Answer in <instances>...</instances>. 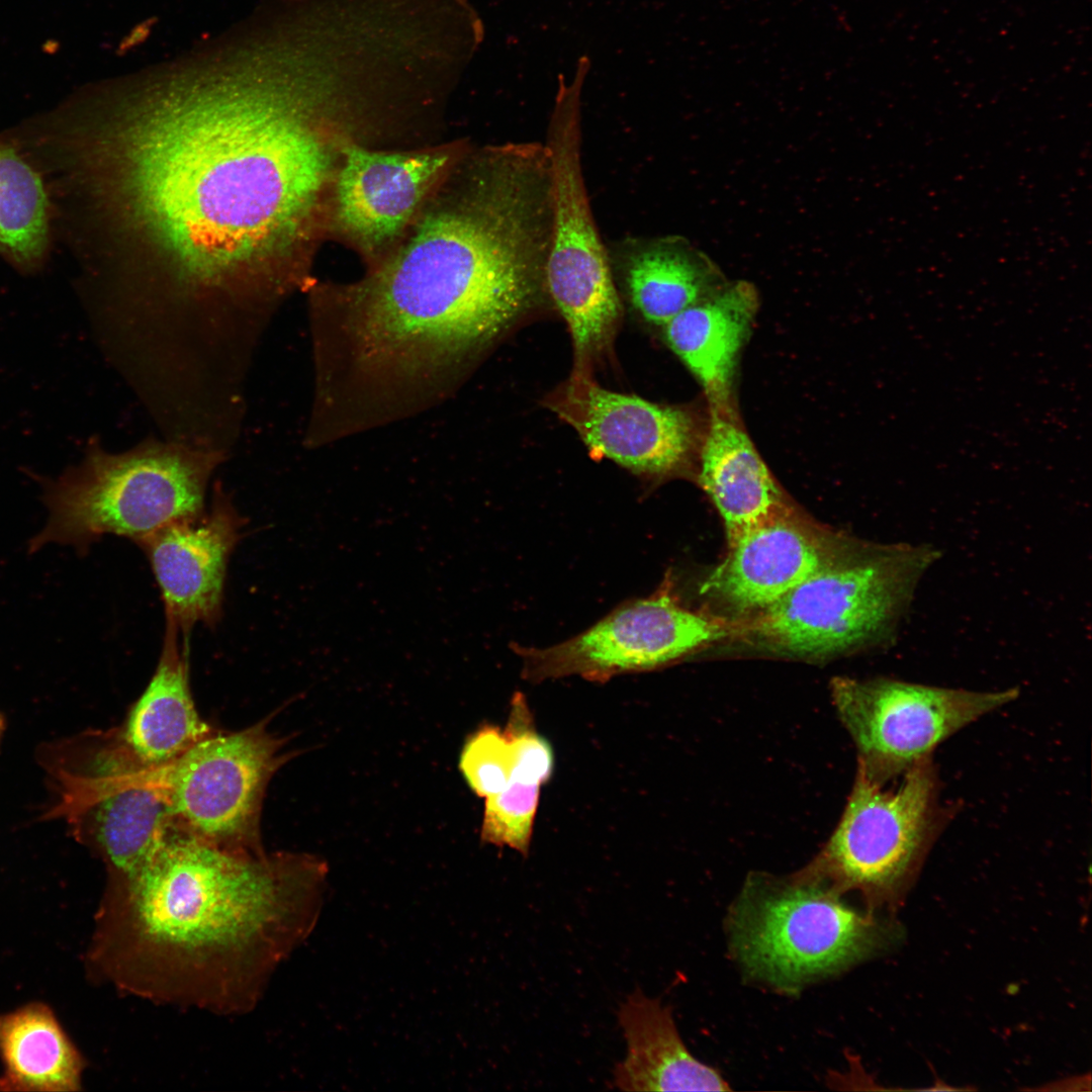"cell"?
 <instances>
[{
	"mask_svg": "<svg viewBox=\"0 0 1092 1092\" xmlns=\"http://www.w3.org/2000/svg\"><path fill=\"white\" fill-rule=\"evenodd\" d=\"M542 786L512 780L499 793L485 799L481 839L509 846L528 855Z\"/></svg>",
	"mask_w": 1092,
	"mask_h": 1092,
	"instance_id": "obj_24",
	"label": "cell"
},
{
	"mask_svg": "<svg viewBox=\"0 0 1092 1092\" xmlns=\"http://www.w3.org/2000/svg\"><path fill=\"white\" fill-rule=\"evenodd\" d=\"M453 168L397 249L339 289L354 348L405 379L458 376L546 288L551 200L543 145L486 147Z\"/></svg>",
	"mask_w": 1092,
	"mask_h": 1092,
	"instance_id": "obj_2",
	"label": "cell"
},
{
	"mask_svg": "<svg viewBox=\"0 0 1092 1092\" xmlns=\"http://www.w3.org/2000/svg\"><path fill=\"white\" fill-rule=\"evenodd\" d=\"M189 679L188 642L166 620L156 669L124 722L113 728L134 762L169 763L216 729L200 717Z\"/></svg>",
	"mask_w": 1092,
	"mask_h": 1092,
	"instance_id": "obj_18",
	"label": "cell"
},
{
	"mask_svg": "<svg viewBox=\"0 0 1092 1092\" xmlns=\"http://www.w3.org/2000/svg\"><path fill=\"white\" fill-rule=\"evenodd\" d=\"M593 453L636 473L677 474L699 459L707 425L692 411L601 387L581 373L549 401Z\"/></svg>",
	"mask_w": 1092,
	"mask_h": 1092,
	"instance_id": "obj_13",
	"label": "cell"
},
{
	"mask_svg": "<svg viewBox=\"0 0 1092 1092\" xmlns=\"http://www.w3.org/2000/svg\"><path fill=\"white\" fill-rule=\"evenodd\" d=\"M698 481L723 520L728 544L794 507L750 440L735 405H709Z\"/></svg>",
	"mask_w": 1092,
	"mask_h": 1092,
	"instance_id": "obj_17",
	"label": "cell"
},
{
	"mask_svg": "<svg viewBox=\"0 0 1092 1092\" xmlns=\"http://www.w3.org/2000/svg\"><path fill=\"white\" fill-rule=\"evenodd\" d=\"M243 527L231 495L216 482L208 510L136 542L159 585L166 620L185 641L195 625L218 623L229 560Z\"/></svg>",
	"mask_w": 1092,
	"mask_h": 1092,
	"instance_id": "obj_15",
	"label": "cell"
},
{
	"mask_svg": "<svg viewBox=\"0 0 1092 1092\" xmlns=\"http://www.w3.org/2000/svg\"><path fill=\"white\" fill-rule=\"evenodd\" d=\"M455 156L446 149L391 153L347 145L332 190L333 226L376 261L402 237Z\"/></svg>",
	"mask_w": 1092,
	"mask_h": 1092,
	"instance_id": "obj_14",
	"label": "cell"
},
{
	"mask_svg": "<svg viewBox=\"0 0 1092 1092\" xmlns=\"http://www.w3.org/2000/svg\"><path fill=\"white\" fill-rule=\"evenodd\" d=\"M49 243V200L38 173L0 143V254L33 267Z\"/></svg>",
	"mask_w": 1092,
	"mask_h": 1092,
	"instance_id": "obj_23",
	"label": "cell"
},
{
	"mask_svg": "<svg viewBox=\"0 0 1092 1092\" xmlns=\"http://www.w3.org/2000/svg\"><path fill=\"white\" fill-rule=\"evenodd\" d=\"M269 719L238 731L215 729L173 761L129 765L128 783L156 790L182 828L218 847L266 851L260 820L267 787L292 757Z\"/></svg>",
	"mask_w": 1092,
	"mask_h": 1092,
	"instance_id": "obj_9",
	"label": "cell"
},
{
	"mask_svg": "<svg viewBox=\"0 0 1092 1092\" xmlns=\"http://www.w3.org/2000/svg\"><path fill=\"white\" fill-rule=\"evenodd\" d=\"M327 876L314 854L233 851L174 822L138 870L106 880L87 976L154 1004L249 1013L314 928Z\"/></svg>",
	"mask_w": 1092,
	"mask_h": 1092,
	"instance_id": "obj_3",
	"label": "cell"
},
{
	"mask_svg": "<svg viewBox=\"0 0 1092 1092\" xmlns=\"http://www.w3.org/2000/svg\"><path fill=\"white\" fill-rule=\"evenodd\" d=\"M758 307L753 283L727 281L664 325L668 346L702 384L709 405H735L738 359Z\"/></svg>",
	"mask_w": 1092,
	"mask_h": 1092,
	"instance_id": "obj_19",
	"label": "cell"
},
{
	"mask_svg": "<svg viewBox=\"0 0 1092 1092\" xmlns=\"http://www.w3.org/2000/svg\"><path fill=\"white\" fill-rule=\"evenodd\" d=\"M168 94L84 113L71 159L124 328L183 352L259 340L306 283L351 129L259 88Z\"/></svg>",
	"mask_w": 1092,
	"mask_h": 1092,
	"instance_id": "obj_1",
	"label": "cell"
},
{
	"mask_svg": "<svg viewBox=\"0 0 1092 1092\" xmlns=\"http://www.w3.org/2000/svg\"><path fill=\"white\" fill-rule=\"evenodd\" d=\"M229 455L149 437L128 450L107 451L97 438L82 461L58 478L38 477L49 518L28 542L73 546L79 554L104 535L135 543L205 509L208 483Z\"/></svg>",
	"mask_w": 1092,
	"mask_h": 1092,
	"instance_id": "obj_4",
	"label": "cell"
},
{
	"mask_svg": "<svg viewBox=\"0 0 1092 1092\" xmlns=\"http://www.w3.org/2000/svg\"><path fill=\"white\" fill-rule=\"evenodd\" d=\"M0 1090L80 1091L86 1062L54 1010L33 1001L0 1013Z\"/></svg>",
	"mask_w": 1092,
	"mask_h": 1092,
	"instance_id": "obj_22",
	"label": "cell"
},
{
	"mask_svg": "<svg viewBox=\"0 0 1092 1092\" xmlns=\"http://www.w3.org/2000/svg\"><path fill=\"white\" fill-rule=\"evenodd\" d=\"M939 558L930 544L854 541L779 601L734 621L731 638L798 658H825L891 640Z\"/></svg>",
	"mask_w": 1092,
	"mask_h": 1092,
	"instance_id": "obj_5",
	"label": "cell"
},
{
	"mask_svg": "<svg viewBox=\"0 0 1092 1092\" xmlns=\"http://www.w3.org/2000/svg\"><path fill=\"white\" fill-rule=\"evenodd\" d=\"M857 767L841 818L817 856L796 873L838 894L857 892L868 912H895L950 818L932 756L886 789Z\"/></svg>",
	"mask_w": 1092,
	"mask_h": 1092,
	"instance_id": "obj_7",
	"label": "cell"
},
{
	"mask_svg": "<svg viewBox=\"0 0 1092 1092\" xmlns=\"http://www.w3.org/2000/svg\"><path fill=\"white\" fill-rule=\"evenodd\" d=\"M590 68L578 60L559 87L544 144L550 172L551 229L546 289L565 320L575 356L583 361L612 340L621 317L609 252L596 224L581 165L580 94Z\"/></svg>",
	"mask_w": 1092,
	"mask_h": 1092,
	"instance_id": "obj_8",
	"label": "cell"
},
{
	"mask_svg": "<svg viewBox=\"0 0 1092 1092\" xmlns=\"http://www.w3.org/2000/svg\"><path fill=\"white\" fill-rule=\"evenodd\" d=\"M732 631V620L692 611L662 585L570 639L546 648L516 646V652L527 679L580 675L601 680L663 667L731 638Z\"/></svg>",
	"mask_w": 1092,
	"mask_h": 1092,
	"instance_id": "obj_11",
	"label": "cell"
},
{
	"mask_svg": "<svg viewBox=\"0 0 1092 1092\" xmlns=\"http://www.w3.org/2000/svg\"><path fill=\"white\" fill-rule=\"evenodd\" d=\"M853 542L792 507L729 543L701 593L728 611L748 616L779 601Z\"/></svg>",
	"mask_w": 1092,
	"mask_h": 1092,
	"instance_id": "obj_16",
	"label": "cell"
},
{
	"mask_svg": "<svg viewBox=\"0 0 1092 1092\" xmlns=\"http://www.w3.org/2000/svg\"><path fill=\"white\" fill-rule=\"evenodd\" d=\"M67 751L55 768V816L102 860L106 879L133 873L176 822L169 807L156 790L124 781L93 743L74 742Z\"/></svg>",
	"mask_w": 1092,
	"mask_h": 1092,
	"instance_id": "obj_12",
	"label": "cell"
},
{
	"mask_svg": "<svg viewBox=\"0 0 1092 1092\" xmlns=\"http://www.w3.org/2000/svg\"><path fill=\"white\" fill-rule=\"evenodd\" d=\"M633 306L664 326L727 282L719 265L688 239L630 240L617 254Z\"/></svg>",
	"mask_w": 1092,
	"mask_h": 1092,
	"instance_id": "obj_21",
	"label": "cell"
},
{
	"mask_svg": "<svg viewBox=\"0 0 1092 1092\" xmlns=\"http://www.w3.org/2000/svg\"><path fill=\"white\" fill-rule=\"evenodd\" d=\"M618 1021L627 1043L625 1059L614 1071L623 1091H726L729 1085L713 1068L689 1052L670 1009L636 989L620 1005Z\"/></svg>",
	"mask_w": 1092,
	"mask_h": 1092,
	"instance_id": "obj_20",
	"label": "cell"
},
{
	"mask_svg": "<svg viewBox=\"0 0 1092 1092\" xmlns=\"http://www.w3.org/2000/svg\"><path fill=\"white\" fill-rule=\"evenodd\" d=\"M728 932L745 974L793 991L880 953L899 929L795 873L750 875L731 907Z\"/></svg>",
	"mask_w": 1092,
	"mask_h": 1092,
	"instance_id": "obj_6",
	"label": "cell"
},
{
	"mask_svg": "<svg viewBox=\"0 0 1092 1092\" xmlns=\"http://www.w3.org/2000/svg\"><path fill=\"white\" fill-rule=\"evenodd\" d=\"M3 729H4V720H3L2 716L0 715V736L2 735Z\"/></svg>",
	"mask_w": 1092,
	"mask_h": 1092,
	"instance_id": "obj_26",
	"label": "cell"
},
{
	"mask_svg": "<svg viewBox=\"0 0 1092 1092\" xmlns=\"http://www.w3.org/2000/svg\"><path fill=\"white\" fill-rule=\"evenodd\" d=\"M836 712L857 750V767L881 785L932 756L947 738L1013 702L1019 690L979 692L879 677L831 681Z\"/></svg>",
	"mask_w": 1092,
	"mask_h": 1092,
	"instance_id": "obj_10",
	"label": "cell"
},
{
	"mask_svg": "<svg viewBox=\"0 0 1092 1092\" xmlns=\"http://www.w3.org/2000/svg\"><path fill=\"white\" fill-rule=\"evenodd\" d=\"M516 764V751L509 731L493 725H484L467 737L458 763L470 790L484 799L508 786Z\"/></svg>",
	"mask_w": 1092,
	"mask_h": 1092,
	"instance_id": "obj_25",
	"label": "cell"
}]
</instances>
